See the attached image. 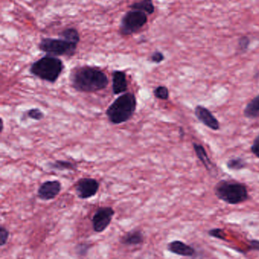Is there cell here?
<instances>
[{
  "mask_svg": "<svg viewBox=\"0 0 259 259\" xmlns=\"http://www.w3.org/2000/svg\"><path fill=\"white\" fill-rule=\"evenodd\" d=\"M69 81L74 90L81 93H95L107 89V74L97 66L84 65L75 66L69 74Z\"/></svg>",
  "mask_w": 259,
  "mask_h": 259,
  "instance_id": "6da1fadb",
  "label": "cell"
},
{
  "mask_svg": "<svg viewBox=\"0 0 259 259\" xmlns=\"http://www.w3.org/2000/svg\"><path fill=\"white\" fill-rule=\"evenodd\" d=\"M215 196L231 205H237L250 198L248 186L242 182L233 179L220 180L213 187Z\"/></svg>",
  "mask_w": 259,
  "mask_h": 259,
  "instance_id": "7a4b0ae2",
  "label": "cell"
},
{
  "mask_svg": "<svg viewBox=\"0 0 259 259\" xmlns=\"http://www.w3.org/2000/svg\"><path fill=\"white\" fill-rule=\"evenodd\" d=\"M137 108V98L132 92H125L118 97L106 110V116L113 125L128 122L134 116Z\"/></svg>",
  "mask_w": 259,
  "mask_h": 259,
  "instance_id": "3957f363",
  "label": "cell"
},
{
  "mask_svg": "<svg viewBox=\"0 0 259 259\" xmlns=\"http://www.w3.org/2000/svg\"><path fill=\"white\" fill-rule=\"evenodd\" d=\"M64 69L63 60L57 57L46 55L34 61L30 66L29 72L33 76L41 81L54 84Z\"/></svg>",
  "mask_w": 259,
  "mask_h": 259,
  "instance_id": "277c9868",
  "label": "cell"
},
{
  "mask_svg": "<svg viewBox=\"0 0 259 259\" xmlns=\"http://www.w3.org/2000/svg\"><path fill=\"white\" fill-rule=\"evenodd\" d=\"M78 45L71 43L61 37H42L37 48L46 55L53 57H72L75 56Z\"/></svg>",
  "mask_w": 259,
  "mask_h": 259,
  "instance_id": "5b68a950",
  "label": "cell"
},
{
  "mask_svg": "<svg viewBox=\"0 0 259 259\" xmlns=\"http://www.w3.org/2000/svg\"><path fill=\"white\" fill-rule=\"evenodd\" d=\"M148 15L139 10H130L121 19L119 34L122 36H131L139 32L148 23Z\"/></svg>",
  "mask_w": 259,
  "mask_h": 259,
  "instance_id": "8992f818",
  "label": "cell"
},
{
  "mask_svg": "<svg viewBox=\"0 0 259 259\" xmlns=\"http://www.w3.org/2000/svg\"><path fill=\"white\" fill-rule=\"evenodd\" d=\"M115 213L114 209L110 206L98 207L92 218L94 231L98 233L105 231L111 224Z\"/></svg>",
  "mask_w": 259,
  "mask_h": 259,
  "instance_id": "52a82bcc",
  "label": "cell"
},
{
  "mask_svg": "<svg viewBox=\"0 0 259 259\" xmlns=\"http://www.w3.org/2000/svg\"><path fill=\"white\" fill-rule=\"evenodd\" d=\"M100 189V183L95 178L84 177L79 179L75 185V191L80 199L85 200L93 198Z\"/></svg>",
  "mask_w": 259,
  "mask_h": 259,
  "instance_id": "ba28073f",
  "label": "cell"
},
{
  "mask_svg": "<svg viewBox=\"0 0 259 259\" xmlns=\"http://www.w3.org/2000/svg\"><path fill=\"white\" fill-rule=\"evenodd\" d=\"M62 190V183L59 180H48L44 182L37 189V197L43 201L55 199Z\"/></svg>",
  "mask_w": 259,
  "mask_h": 259,
  "instance_id": "9c48e42d",
  "label": "cell"
},
{
  "mask_svg": "<svg viewBox=\"0 0 259 259\" xmlns=\"http://www.w3.org/2000/svg\"><path fill=\"white\" fill-rule=\"evenodd\" d=\"M194 113L196 119L210 130L218 131L221 128L219 121L207 107L202 105H197L194 110Z\"/></svg>",
  "mask_w": 259,
  "mask_h": 259,
  "instance_id": "30bf717a",
  "label": "cell"
},
{
  "mask_svg": "<svg viewBox=\"0 0 259 259\" xmlns=\"http://www.w3.org/2000/svg\"><path fill=\"white\" fill-rule=\"evenodd\" d=\"M166 248L169 252L182 257H195L197 254L196 249L192 245H188L181 240H174L169 242Z\"/></svg>",
  "mask_w": 259,
  "mask_h": 259,
  "instance_id": "8fae6325",
  "label": "cell"
},
{
  "mask_svg": "<svg viewBox=\"0 0 259 259\" xmlns=\"http://www.w3.org/2000/svg\"><path fill=\"white\" fill-rule=\"evenodd\" d=\"M112 90L114 95H122L128 90L126 74L123 71H113L112 74Z\"/></svg>",
  "mask_w": 259,
  "mask_h": 259,
  "instance_id": "7c38bea8",
  "label": "cell"
},
{
  "mask_svg": "<svg viewBox=\"0 0 259 259\" xmlns=\"http://www.w3.org/2000/svg\"><path fill=\"white\" fill-rule=\"evenodd\" d=\"M145 241V236L141 230H133L121 236L119 242L126 246H136L142 245Z\"/></svg>",
  "mask_w": 259,
  "mask_h": 259,
  "instance_id": "4fadbf2b",
  "label": "cell"
},
{
  "mask_svg": "<svg viewBox=\"0 0 259 259\" xmlns=\"http://www.w3.org/2000/svg\"><path fill=\"white\" fill-rule=\"evenodd\" d=\"M192 147H193L194 151L196 154V157L202 163L203 166L205 167L206 170L207 172H211L212 169H214L213 168L214 164L212 163L211 160L208 157V154H207L204 147L200 145V144L195 143V142L192 143Z\"/></svg>",
  "mask_w": 259,
  "mask_h": 259,
  "instance_id": "5bb4252c",
  "label": "cell"
},
{
  "mask_svg": "<svg viewBox=\"0 0 259 259\" xmlns=\"http://www.w3.org/2000/svg\"><path fill=\"white\" fill-rule=\"evenodd\" d=\"M47 166L51 170L57 171H75L78 167L75 162L66 160H57L55 161L49 162L47 163Z\"/></svg>",
  "mask_w": 259,
  "mask_h": 259,
  "instance_id": "9a60e30c",
  "label": "cell"
},
{
  "mask_svg": "<svg viewBox=\"0 0 259 259\" xmlns=\"http://www.w3.org/2000/svg\"><path fill=\"white\" fill-rule=\"evenodd\" d=\"M243 115L245 117L250 119L259 117V95L254 97L246 104L244 108Z\"/></svg>",
  "mask_w": 259,
  "mask_h": 259,
  "instance_id": "2e32d148",
  "label": "cell"
},
{
  "mask_svg": "<svg viewBox=\"0 0 259 259\" xmlns=\"http://www.w3.org/2000/svg\"><path fill=\"white\" fill-rule=\"evenodd\" d=\"M128 8L130 10L143 12L148 16L154 14V11H155V7H154L153 0H139V1L131 4Z\"/></svg>",
  "mask_w": 259,
  "mask_h": 259,
  "instance_id": "e0dca14e",
  "label": "cell"
},
{
  "mask_svg": "<svg viewBox=\"0 0 259 259\" xmlns=\"http://www.w3.org/2000/svg\"><path fill=\"white\" fill-rule=\"evenodd\" d=\"M58 36L59 37H61L64 40H68V41L75 44L77 45H78L80 40H81L79 32L75 28H65L61 32L59 33Z\"/></svg>",
  "mask_w": 259,
  "mask_h": 259,
  "instance_id": "ac0fdd59",
  "label": "cell"
},
{
  "mask_svg": "<svg viewBox=\"0 0 259 259\" xmlns=\"http://www.w3.org/2000/svg\"><path fill=\"white\" fill-rule=\"evenodd\" d=\"M247 162L242 157H235L227 160L226 166L230 170L239 171L246 168Z\"/></svg>",
  "mask_w": 259,
  "mask_h": 259,
  "instance_id": "d6986e66",
  "label": "cell"
},
{
  "mask_svg": "<svg viewBox=\"0 0 259 259\" xmlns=\"http://www.w3.org/2000/svg\"><path fill=\"white\" fill-rule=\"evenodd\" d=\"M92 246V244L89 242H79L75 246V254L79 257H85L89 254Z\"/></svg>",
  "mask_w": 259,
  "mask_h": 259,
  "instance_id": "ffe728a7",
  "label": "cell"
},
{
  "mask_svg": "<svg viewBox=\"0 0 259 259\" xmlns=\"http://www.w3.org/2000/svg\"><path fill=\"white\" fill-rule=\"evenodd\" d=\"M154 97L161 101H167L169 98V89L166 86L160 85L154 89Z\"/></svg>",
  "mask_w": 259,
  "mask_h": 259,
  "instance_id": "44dd1931",
  "label": "cell"
},
{
  "mask_svg": "<svg viewBox=\"0 0 259 259\" xmlns=\"http://www.w3.org/2000/svg\"><path fill=\"white\" fill-rule=\"evenodd\" d=\"M24 114L26 115L30 119L34 120L40 121L45 118V113L39 108H32L27 110Z\"/></svg>",
  "mask_w": 259,
  "mask_h": 259,
  "instance_id": "7402d4cb",
  "label": "cell"
},
{
  "mask_svg": "<svg viewBox=\"0 0 259 259\" xmlns=\"http://www.w3.org/2000/svg\"><path fill=\"white\" fill-rule=\"evenodd\" d=\"M207 234L210 237L215 238V239H220V240L227 241L225 231L222 228H213L210 229L207 231Z\"/></svg>",
  "mask_w": 259,
  "mask_h": 259,
  "instance_id": "603a6c76",
  "label": "cell"
},
{
  "mask_svg": "<svg viewBox=\"0 0 259 259\" xmlns=\"http://www.w3.org/2000/svg\"><path fill=\"white\" fill-rule=\"evenodd\" d=\"M10 233L7 227L1 226L0 227V246L4 247L8 242L10 238Z\"/></svg>",
  "mask_w": 259,
  "mask_h": 259,
  "instance_id": "cb8c5ba5",
  "label": "cell"
},
{
  "mask_svg": "<svg viewBox=\"0 0 259 259\" xmlns=\"http://www.w3.org/2000/svg\"><path fill=\"white\" fill-rule=\"evenodd\" d=\"M250 150H251V152L257 158L259 159V133L256 136V137L254 138V140H253Z\"/></svg>",
  "mask_w": 259,
  "mask_h": 259,
  "instance_id": "d4e9b609",
  "label": "cell"
},
{
  "mask_svg": "<svg viewBox=\"0 0 259 259\" xmlns=\"http://www.w3.org/2000/svg\"><path fill=\"white\" fill-rule=\"evenodd\" d=\"M164 55L158 51H154L151 56V61L154 63H162L164 60Z\"/></svg>",
  "mask_w": 259,
  "mask_h": 259,
  "instance_id": "484cf974",
  "label": "cell"
},
{
  "mask_svg": "<svg viewBox=\"0 0 259 259\" xmlns=\"http://www.w3.org/2000/svg\"><path fill=\"white\" fill-rule=\"evenodd\" d=\"M250 45V40L248 37H242L239 40V48L241 51H245L248 49Z\"/></svg>",
  "mask_w": 259,
  "mask_h": 259,
  "instance_id": "4316f807",
  "label": "cell"
},
{
  "mask_svg": "<svg viewBox=\"0 0 259 259\" xmlns=\"http://www.w3.org/2000/svg\"><path fill=\"white\" fill-rule=\"evenodd\" d=\"M248 251H259V240L258 239H253L249 241L248 244Z\"/></svg>",
  "mask_w": 259,
  "mask_h": 259,
  "instance_id": "83f0119b",
  "label": "cell"
},
{
  "mask_svg": "<svg viewBox=\"0 0 259 259\" xmlns=\"http://www.w3.org/2000/svg\"><path fill=\"white\" fill-rule=\"evenodd\" d=\"M185 136V132L184 130H183V128H182V127H180V137L181 138V139H183V137Z\"/></svg>",
  "mask_w": 259,
  "mask_h": 259,
  "instance_id": "f1b7e54d",
  "label": "cell"
},
{
  "mask_svg": "<svg viewBox=\"0 0 259 259\" xmlns=\"http://www.w3.org/2000/svg\"><path fill=\"white\" fill-rule=\"evenodd\" d=\"M1 121H2V130H1V131H4V119H1Z\"/></svg>",
  "mask_w": 259,
  "mask_h": 259,
  "instance_id": "f546056e",
  "label": "cell"
}]
</instances>
